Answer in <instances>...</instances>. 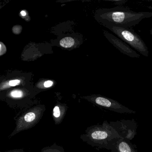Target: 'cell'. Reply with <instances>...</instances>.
Returning <instances> with one entry per match:
<instances>
[{
	"label": "cell",
	"mask_w": 152,
	"mask_h": 152,
	"mask_svg": "<svg viewBox=\"0 0 152 152\" xmlns=\"http://www.w3.org/2000/svg\"><path fill=\"white\" fill-rule=\"evenodd\" d=\"M110 150L112 152H138L130 140L124 137L119 139L113 145Z\"/></svg>",
	"instance_id": "cell-6"
},
{
	"label": "cell",
	"mask_w": 152,
	"mask_h": 152,
	"mask_svg": "<svg viewBox=\"0 0 152 152\" xmlns=\"http://www.w3.org/2000/svg\"><path fill=\"white\" fill-rule=\"evenodd\" d=\"M0 48H1L0 54H1V56H2L6 53V51H7V49H6V46L2 43V42H1V47H0Z\"/></svg>",
	"instance_id": "cell-10"
},
{
	"label": "cell",
	"mask_w": 152,
	"mask_h": 152,
	"mask_svg": "<svg viewBox=\"0 0 152 152\" xmlns=\"http://www.w3.org/2000/svg\"><path fill=\"white\" fill-rule=\"evenodd\" d=\"M21 14L23 16H25L26 15V12L25 11H22V12H21Z\"/></svg>",
	"instance_id": "cell-14"
},
{
	"label": "cell",
	"mask_w": 152,
	"mask_h": 152,
	"mask_svg": "<svg viewBox=\"0 0 152 152\" xmlns=\"http://www.w3.org/2000/svg\"><path fill=\"white\" fill-rule=\"evenodd\" d=\"M53 82L51 81H47L44 83V86L46 88H49V87H51L53 85Z\"/></svg>",
	"instance_id": "cell-13"
},
{
	"label": "cell",
	"mask_w": 152,
	"mask_h": 152,
	"mask_svg": "<svg viewBox=\"0 0 152 152\" xmlns=\"http://www.w3.org/2000/svg\"><path fill=\"white\" fill-rule=\"evenodd\" d=\"M150 34H151V35H152V29H151V30H150Z\"/></svg>",
	"instance_id": "cell-15"
},
{
	"label": "cell",
	"mask_w": 152,
	"mask_h": 152,
	"mask_svg": "<svg viewBox=\"0 0 152 152\" xmlns=\"http://www.w3.org/2000/svg\"><path fill=\"white\" fill-rule=\"evenodd\" d=\"M61 111L60 107L58 106H56L54 107L53 111V115L55 119H59L61 116Z\"/></svg>",
	"instance_id": "cell-8"
},
{
	"label": "cell",
	"mask_w": 152,
	"mask_h": 152,
	"mask_svg": "<svg viewBox=\"0 0 152 152\" xmlns=\"http://www.w3.org/2000/svg\"><path fill=\"white\" fill-rule=\"evenodd\" d=\"M11 96L14 98H20L23 96V93L20 90H14L11 92Z\"/></svg>",
	"instance_id": "cell-9"
},
{
	"label": "cell",
	"mask_w": 152,
	"mask_h": 152,
	"mask_svg": "<svg viewBox=\"0 0 152 152\" xmlns=\"http://www.w3.org/2000/svg\"><path fill=\"white\" fill-rule=\"evenodd\" d=\"M107 28L135 50L144 56L148 57L149 51L147 47L140 36L133 29L116 26H110Z\"/></svg>",
	"instance_id": "cell-2"
},
{
	"label": "cell",
	"mask_w": 152,
	"mask_h": 152,
	"mask_svg": "<svg viewBox=\"0 0 152 152\" xmlns=\"http://www.w3.org/2000/svg\"><path fill=\"white\" fill-rule=\"evenodd\" d=\"M74 43V39L71 37H66L60 41V45L64 48H71L73 46Z\"/></svg>",
	"instance_id": "cell-7"
},
{
	"label": "cell",
	"mask_w": 152,
	"mask_h": 152,
	"mask_svg": "<svg viewBox=\"0 0 152 152\" xmlns=\"http://www.w3.org/2000/svg\"><path fill=\"white\" fill-rule=\"evenodd\" d=\"M20 83V81L19 80H13L10 81L9 85L10 86H15L19 84Z\"/></svg>",
	"instance_id": "cell-12"
},
{
	"label": "cell",
	"mask_w": 152,
	"mask_h": 152,
	"mask_svg": "<svg viewBox=\"0 0 152 152\" xmlns=\"http://www.w3.org/2000/svg\"><path fill=\"white\" fill-rule=\"evenodd\" d=\"M96 104L113 112L120 113L133 114L136 112L129 109L118 101L106 97L98 96L94 99Z\"/></svg>",
	"instance_id": "cell-3"
},
{
	"label": "cell",
	"mask_w": 152,
	"mask_h": 152,
	"mask_svg": "<svg viewBox=\"0 0 152 152\" xmlns=\"http://www.w3.org/2000/svg\"><path fill=\"white\" fill-rule=\"evenodd\" d=\"M111 2H113L115 4V5H121L123 4H125L126 2H127V1H124V0H120V1H117V0H112V1H109Z\"/></svg>",
	"instance_id": "cell-11"
},
{
	"label": "cell",
	"mask_w": 152,
	"mask_h": 152,
	"mask_svg": "<svg viewBox=\"0 0 152 152\" xmlns=\"http://www.w3.org/2000/svg\"><path fill=\"white\" fill-rule=\"evenodd\" d=\"M39 111H32L26 114L23 117H21L18 123L17 126L15 129V133L20 131L28 129L30 126H31L39 119Z\"/></svg>",
	"instance_id": "cell-5"
},
{
	"label": "cell",
	"mask_w": 152,
	"mask_h": 152,
	"mask_svg": "<svg viewBox=\"0 0 152 152\" xmlns=\"http://www.w3.org/2000/svg\"><path fill=\"white\" fill-rule=\"evenodd\" d=\"M105 36L109 42L117 48L121 53L133 58H139L140 55L133 50L129 45L123 41L120 38L107 32H105Z\"/></svg>",
	"instance_id": "cell-4"
},
{
	"label": "cell",
	"mask_w": 152,
	"mask_h": 152,
	"mask_svg": "<svg viewBox=\"0 0 152 152\" xmlns=\"http://www.w3.org/2000/svg\"><path fill=\"white\" fill-rule=\"evenodd\" d=\"M152 16V12H137L120 6L103 10L99 14V19L107 28L116 26L131 28L143 19Z\"/></svg>",
	"instance_id": "cell-1"
}]
</instances>
